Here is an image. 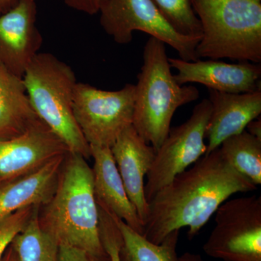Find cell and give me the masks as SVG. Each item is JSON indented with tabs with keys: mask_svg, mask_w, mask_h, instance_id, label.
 Here are the masks:
<instances>
[{
	"mask_svg": "<svg viewBox=\"0 0 261 261\" xmlns=\"http://www.w3.org/2000/svg\"><path fill=\"white\" fill-rule=\"evenodd\" d=\"M256 189L225 160L219 147L204 154L154 196L149 202L143 236L161 244L172 231L188 227L192 240L231 196Z\"/></svg>",
	"mask_w": 261,
	"mask_h": 261,
	"instance_id": "1",
	"label": "cell"
},
{
	"mask_svg": "<svg viewBox=\"0 0 261 261\" xmlns=\"http://www.w3.org/2000/svg\"><path fill=\"white\" fill-rule=\"evenodd\" d=\"M80 154L68 152L54 193L38 211L41 228L58 245L76 247L94 256H108L99 228L92 168Z\"/></svg>",
	"mask_w": 261,
	"mask_h": 261,
	"instance_id": "2",
	"label": "cell"
},
{
	"mask_svg": "<svg viewBox=\"0 0 261 261\" xmlns=\"http://www.w3.org/2000/svg\"><path fill=\"white\" fill-rule=\"evenodd\" d=\"M135 85L132 126L157 152L171 129L176 110L197 100L198 89L180 85L171 73L166 44L149 37L143 51V65Z\"/></svg>",
	"mask_w": 261,
	"mask_h": 261,
	"instance_id": "3",
	"label": "cell"
},
{
	"mask_svg": "<svg viewBox=\"0 0 261 261\" xmlns=\"http://www.w3.org/2000/svg\"><path fill=\"white\" fill-rule=\"evenodd\" d=\"M202 27L199 59L261 63V0H192Z\"/></svg>",
	"mask_w": 261,
	"mask_h": 261,
	"instance_id": "4",
	"label": "cell"
},
{
	"mask_svg": "<svg viewBox=\"0 0 261 261\" xmlns=\"http://www.w3.org/2000/svg\"><path fill=\"white\" fill-rule=\"evenodd\" d=\"M23 81L38 117L64 142L70 153L91 159L90 145L73 114V94L78 82L69 65L50 53H38Z\"/></svg>",
	"mask_w": 261,
	"mask_h": 261,
	"instance_id": "5",
	"label": "cell"
},
{
	"mask_svg": "<svg viewBox=\"0 0 261 261\" xmlns=\"http://www.w3.org/2000/svg\"><path fill=\"white\" fill-rule=\"evenodd\" d=\"M99 13L102 29L118 44H128L134 32L140 31L173 48L184 61L199 60L196 48L201 38L175 30L154 0H103Z\"/></svg>",
	"mask_w": 261,
	"mask_h": 261,
	"instance_id": "6",
	"label": "cell"
},
{
	"mask_svg": "<svg viewBox=\"0 0 261 261\" xmlns=\"http://www.w3.org/2000/svg\"><path fill=\"white\" fill-rule=\"evenodd\" d=\"M135 85L106 91L77 83L73 94V114L90 146L111 147L133 123Z\"/></svg>",
	"mask_w": 261,
	"mask_h": 261,
	"instance_id": "7",
	"label": "cell"
},
{
	"mask_svg": "<svg viewBox=\"0 0 261 261\" xmlns=\"http://www.w3.org/2000/svg\"><path fill=\"white\" fill-rule=\"evenodd\" d=\"M215 214L204 252L224 261H261L260 196L225 201Z\"/></svg>",
	"mask_w": 261,
	"mask_h": 261,
	"instance_id": "8",
	"label": "cell"
},
{
	"mask_svg": "<svg viewBox=\"0 0 261 261\" xmlns=\"http://www.w3.org/2000/svg\"><path fill=\"white\" fill-rule=\"evenodd\" d=\"M211 114L210 101L208 99H202L194 108L191 116L186 122L171 128L166 140L156 152L147 175L145 192L148 204L175 176L205 154L207 145L204 139Z\"/></svg>",
	"mask_w": 261,
	"mask_h": 261,
	"instance_id": "9",
	"label": "cell"
},
{
	"mask_svg": "<svg viewBox=\"0 0 261 261\" xmlns=\"http://www.w3.org/2000/svg\"><path fill=\"white\" fill-rule=\"evenodd\" d=\"M68 152L64 142L40 120L22 135L0 140V184L33 172Z\"/></svg>",
	"mask_w": 261,
	"mask_h": 261,
	"instance_id": "10",
	"label": "cell"
},
{
	"mask_svg": "<svg viewBox=\"0 0 261 261\" xmlns=\"http://www.w3.org/2000/svg\"><path fill=\"white\" fill-rule=\"evenodd\" d=\"M36 0H20L0 15V64L23 78L43 39L36 25Z\"/></svg>",
	"mask_w": 261,
	"mask_h": 261,
	"instance_id": "11",
	"label": "cell"
},
{
	"mask_svg": "<svg viewBox=\"0 0 261 261\" xmlns=\"http://www.w3.org/2000/svg\"><path fill=\"white\" fill-rule=\"evenodd\" d=\"M173 75L180 85L197 83L208 89L228 94H243L261 90V65L250 62L227 63L218 60L186 61L168 58Z\"/></svg>",
	"mask_w": 261,
	"mask_h": 261,
	"instance_id": "12",
	"label": "cell"
},
{
	"mask_svg": "<svg viewBox=\"0 0 261 261\" xmlns=\"http://www.w3.org/2000/svg\"><path fill=\"white\" fill-rule=\"evenodd\" d=\"M111 149L128 198L145 227L149 212L145 177L153 163L155 149L142 140L132 125L122 132Z\"/></svg>",
	"mask_w": 261,
	"mask_h": 261,
	"instance_id": "13",
	"label": "cell"
},
{
	"mask_svg": "<svg viewBox=\"0 0 261 261\" xmlns=\"http://www.w3.org/2000/svg\"><path fill=\"white\" fill-rule=\"evenodd\" d=\"M211 114L206 137L205 154L219 148L228 137L245 130L261 113V90L250 93L228 94L209 89Z\"/></svg>",
	"mask_w": 261,
	"mask_h": 261,
	"instance_id": "14",
	"label": "cell"
},
{
	"mask_svg": "<svg viewBox=\"0 0 261 261\" xmlns=\"http://www.w3.org/2000/svg\"><path fill=\"white\" fill-rule=\"evenodd\" d=\"M65 155L23 176L0 184V221L31 206H42L56 190Z\"/></svg>",
	"mask_w": 261,
	"mask_h": 261,
	"instance_id": "15",
	"label": "cell"
},
{
	"mask_svg": "<svg viewBox=\"0 0 261 261\" xmlns=\"http://www.w3.org/2000/svg\"><path fill=\"white\" fill-rule=\"evenodd\" d=\"M90 149L94 159L92 172L96 200L111 214L143 235V226L127 195L111 147L90 146Z\"/></svg>",
	"mask_w": 261,
	"mask_h": 261,
	"instance_id": "16",
	"label": "cell"
},
{
	"mask_svg": "<svg viewBox=\"0 0 261 261\" xmlns=\"http://www.w3.org/2000/svg\"><path fill=\"white\" fill-rule=\"evenodd\" d=\"M40 120L29 100L23 78L0 64V140L22 135Z\"/></svg>",
	"mask_w": 261,
	"mask_h": 261,
	"instance_id": "17",
	"label": "cell"
},
{
	"mask_svg": "<svg viewBox=\"0 0 261 261\" xmlns=\"http://www.w3.org/2000/svg\"><path fill=\"white\" fill-rule=\"evenodd\" d=\"M110 214L121 233V261H177L176 248L179 230L170 233L161 244H154L130 228L123 220L111 212Z\"/></svg>",
	"mask_w": 261,
	"mask_h": 261,
	"instance_id": "18",
	"label": "cell"
},
{
	"mask_svg": "<svg viewBox=\"0 0 261 261\" xmlns=\"http://www.w3.org/2000/svg\"><path fill=\"white\" fill-rule=\"evenodd\" d=\"M220 151L237 171L254 185H261V140L243 130L221 143Z\"/></svg>",
	"mask_w": 261,
	"mask_h": 261,
	"instance_id": "19",
	"label": "cell"
},
{
	"mask_svg": "<svg viewBox=\"0 0 261 261\" xmlns=\"http://www.w3.org/2000/svg\"><path fill=\"white\" fill-rule=\"evenodd\" d=\"M39 208L10 244L19 261H58L59 245L41 228L38 220Z\"/></svg>",
	"mask_w": 261,
	"mask_h": 261,
	"instance_id": "20",
	"label": "cell"
},
{
	"mask_svg": "<svg viewBox=\"0 0 261 261\" xmlns=\"http://www.w3.org/2000/svg\"><path fill=\"white\" fill-rule=\"evenodd\" d=\"M175 30L187 37L202 38L200 20L194 11L192 0H154Z\"/></svg>",
	"mask_w": 261,
	"mask_h": 261,
	"instance_id": "21",
	"label": "cell"
},
{
	"mask_svg": "<svg viewBox=\"0 0 261 261\" xmlns=\"http://www.w3.org/2000/svg\"><path fill=\"white\" fill-rule=\"evenodd\" d=\"M99 210V237L104 250L111 261H121L119 257L121 236L118 226L108 209L97 202Z\"/></svg>",
	"mask_w": 261,
	"mask_h": 261,
	"instance_id": "22",
	"label": "cell"
},
{
	"mask_svg": "<svg viewBox=\"0 0 261 261\" xmlns=\"http://www.w3.org/2000/svg\"><path fill=\"white\" fill-rule=\"evenodd\" d=\"M39 206H31L17 211L0 221V261L15 237L25 228Z\"/></svg>",
	"mask_w": 261,
	"mask_h": 261,
	"instance_id": "23",
	"label": "cell"
},
{
	"mask_svg": "<svg viewBox=\"0 0 261 261\" xmlns=\"http://www.w3.org/2000/svg\"><path fill=\"white\" fill-rule=\"evenodd\" d=\"M58 261H111V259L109 255L104 257L94 256L76 247L60 245Z\"/></svg>",
	"mask_w": 261,
	"mask_h": 261,
	"instance_id": "24",
	"label": "cell"
},
{
	"mask_svg": "<svg viewBox=\"0 0 261 261\" xmlns=\"http://www.w3.org/2000/svg\"><path fill=\"white\" fill-rule=\"evenodd\" d=\"M65 5L82 13L89 15L97 14L103 0H63Z\"/></svg>",
	"mask_w": 261,
	"mask_h": 261,
	"instance_id": "25",
	"label": "cell"
},
{
	"mask_svg": "<svg viewBox=\"0 0 261 261\" xmlns=\"http://www.w3.org/2000/svg\"><path fill=\"white\" fill-rule=\"evenodd\" d=\"M256 119L253 120L247 124V132L255 138L261 140V121L260 119Z\"/></svg>",
	"mask_w": 261,
	"mask_h": 261,
	"instance_id": "26",
	"label": "cell"
},
{
	"mask_svg": "<svg viewBox=\"0 0 261 261\" xmlns=\"http://www.w3.org/2000/svg\"><path fill=\"white\" fill-rule=\"evenodd\" d=\"M20 0H0V15L4 14L8 10L18 4Z\"/></svg>",
	"mask_w": 261,
	"mask_h": 261,
	"instance_id": "27",
	"label": "cell"
},
{
	"mask_svg": "<svg viewBox=\"0 0 261 261\" xmlns=\"http://www.w3.org/2000/svg\"><path fill=\"white\" fill-rule=\"evenodd\" d=\"M1 261H19L18 256L11 245H10L7 249Z\"/></svg>",
	"mask_w": 261,
	"mask_h": 261,
	"instance_id": "28",
	"label": "cell"
},
{
	"mask_svg": "<svg viewBox=\"0 0 261 261\" xmlns=\"http://www.w3.org/2000/svg\"><path fill=\"white\" fill-rule=\"evenodd\" d=\"M177 261H205L200 255L192 254L190 252H185L181 256L178 257Z\"/></svg>",
	"mask_w": 261,
	"mask_h": 261,
	"instance_id": "29",
	"label": "cell"
}]
</instances>
